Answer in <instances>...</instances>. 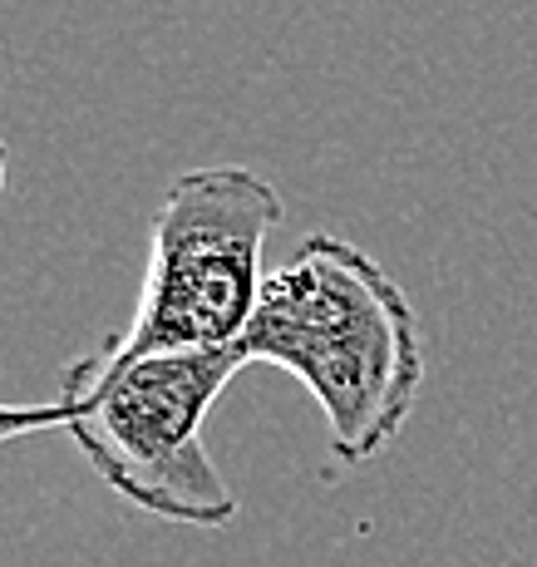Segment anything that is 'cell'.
<instances>
[{"mask_svg":"<svg viewBox=\"0 0 537 567\" xmlns=\"http://www.w3.org/2000/svg\"><path fill=\"white\" fill-rule=\"evenodd\" d=\"M237 351L311 390L326 450L345 468L390 450L424 385L414 301L375 257L331 233H311L291 261L267 271Z\"/></svg>","mask_w":537,"mask_h":567,"instance_id":"obj_1","label":"cell"},{"mask_svg":"<svg viewBox=\"0 0 537 567\" xmlns=\"http://www.w3.org/2000/svg\"><path fill=\"white\" fill-rule=\"evenodd\" d=\"M242 365L237 346L203 355H148L128 365L84 355L64 370L60 400H0V444L64 430L124 504L217 533L237 518V494L207 454L203 420Z\"/></svg>","mask_w":537,"mask_h":567,"instance_id":"obj_2","label":"cell"},{"mask_svg":"<svg viewBox=\"0 0 537 567\" xmlns=\"http://www.w3.org/2000/svg\"><path fill=\"white\" fill-rule=\"evenodd\" d=\"M287 217L277 188L237 163L188 168L153 213V243L134 321L99 346V361L203 355L242 341L261 297V247Z\"/></svg>","mask_w":537,"mask_h":567,"instance_id":"obj_3","label":"cell"},{"mask_svg":"<svg viewBox=\"0 0 537 567\" xmlns=\"http://www.w3.org/2000/svg\"><path fill=\"white\" fill-rule=\"evenodd\" d=\"M6 173H10L6 168V144H0V198H6Z\"/></svg>","mask_w":537,"mask_h":567,"instance_id":"obj_4","label":"cell"}]
</instances>
